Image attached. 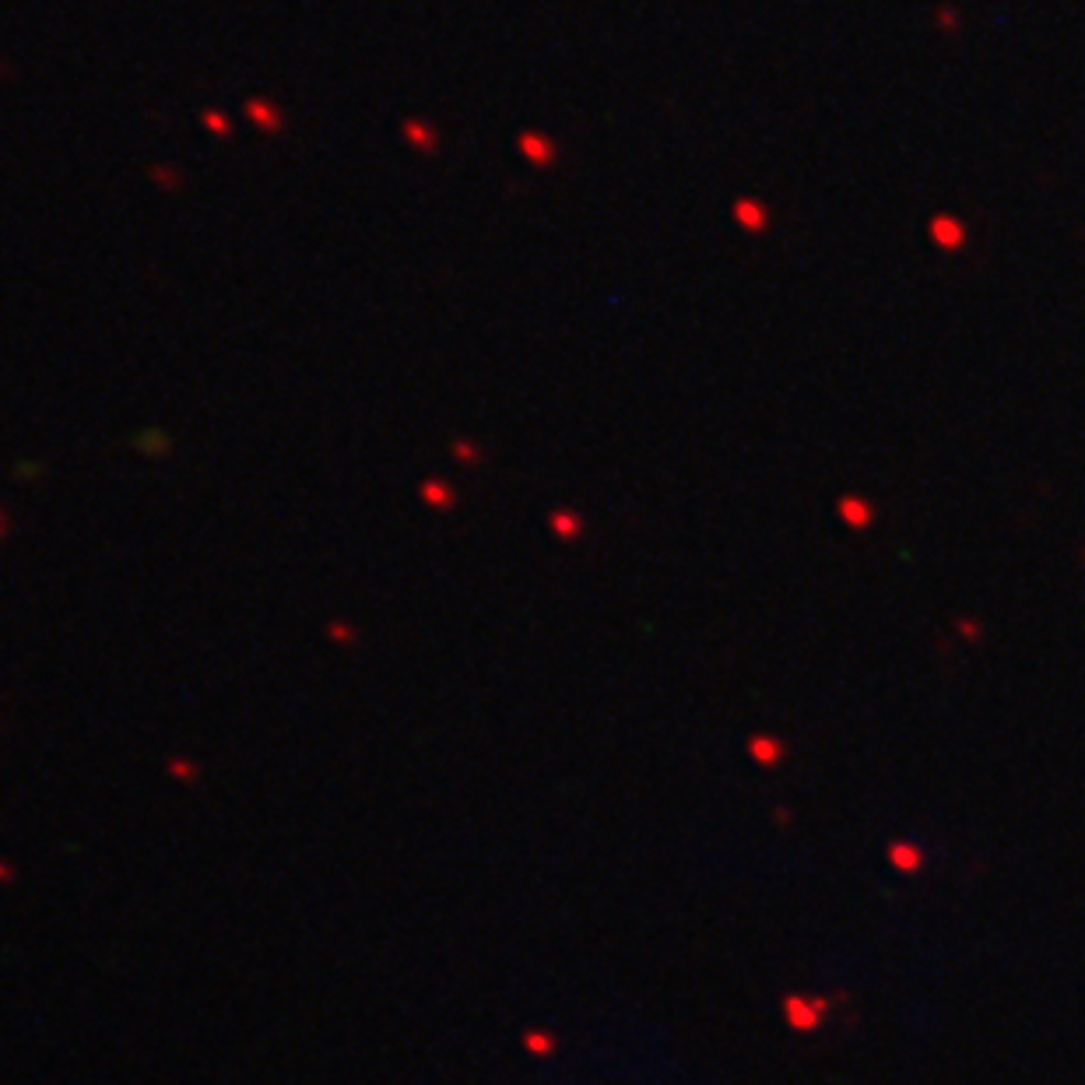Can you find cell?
Wrapping results in <instances>:
<instances>
[{"instance_id":"6da1fadb","label":"cell","mask_w":1085,"mask_h":1085,"mask_svg":"<svg viewBox=\"0 0 1085 1085\" xmlns=\"http://www.w3.org/2000/svg\"><path fill=\"white\" fill-rule=\"evenodd\" d=\"M927 232H931V239L949 253H956L966 246V225L959 222L956 215H935L931 225H927Z\"/></svg>"},{"instance_id":"7a4b0ae2","label":"cell","mask_w":1085,"mask_h":1085,"mask_svg":"<svg viewBox=\"0 0 1085 1085\" xmlns=\"http://www.w3.org/2000/svg\"><path fill=\"white\" fill-rule=\"evenodd\" d=\"M734 222H738V229L745 232H766L769 229V211L762 201H755V197H738L731 208Z\"/></svg>"},{"instance_id":"3957f363","label":"cell","mask_w":1085,"mask_h":1085,"mask_svg":"<svg viewBox=\"0 0 1085 1085\" xmlns=\"http://www.w3.org/2000/svg\"><path fill=\"white\" fill-rule=\"evenodd\" d=\"M836 513H840L843 524H850L854 531H861V527H868L871 520H875L871 503H868V499H861V496H843L840 503H836Z\"/></svg>"}]
</instances>
